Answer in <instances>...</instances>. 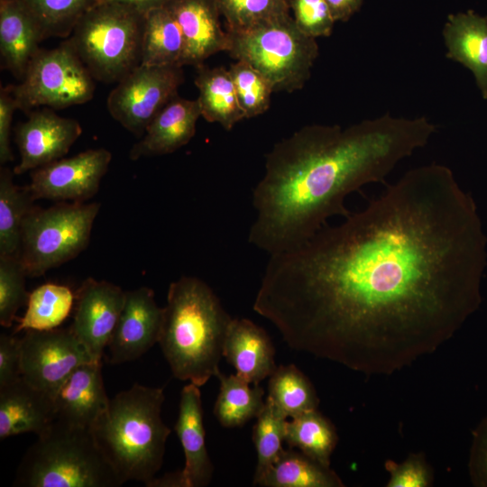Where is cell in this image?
Listing matches in <instances>:
<instances>
[{"instance_id":"obj_1","label":"cell","mask_w":487,"mask_h":487,"mask_svg":"<svg viewBox=\"0 0 487 487\" xmlns=\"http://www.w3.org/2000/svg\"><path fill=\"white\" fill-rule=\"evenodd\" d=\"M486 265L474 199L432 163L270 255L253 310L294 350L391 375L434 354L477 311Z\"/></svg>"},{"instance_id":"obj_2","label":"cell","mask_w":487,"mask_h":487,"mask_svg":"<svg viewBox=\"0 0 487 487\" xmlns=\"http://www.w3.org/2000/svg\"><path fill=\"white\" fill-rule=\"evenodd\" d=\"M436 132L427 117L390 114L342 127L309 124L276 142L253 191L256 215L248 241L269 255L293 249L348 216L345 198L383 181Z\"/></svg>"},{"instance_id":"obj_3","label":"cell","mask_w":487,"mask_h":487,"mask_svg":"<svg viewBox=\"0 0 487 487\" xmlns=\"http://www.w3.org/2000/svg\"><path fill=\"white\" fill-rule=\"evenodd\" d=\"M232 319L202 280L171 282L158 343L173 376L198 387L216 376Z\"/></svg>"},{"instance_id":"obj_4","label":"cell","mask_w":487,"mask_h":487,"mask_svg":"<svg viewBox=\"0 0 487 487\" xmlns=\"http://www.w3.org/2000/svg\"><path fill=\"white\" fill-rule=\"evenodd\" d=\"M162 388L139 383L110 399L90 429L104 456L123 483L147 485L163 464L170 429L161 418Z\"/></svg>"},{"instance_id":"obj_5","label":"cell","mask_w":487,"mask_h":487,"mask_svg":"<svg viewBox=\"0 0 487 487\" xmlns=\"http://www.w3.org/2000/svg\"><path fill=\"white\" fill-rule=\"evenodd\" d=\"M18 465L14 486L118 487L123 484L90 429L55 420Z\"/></svg>"},{"instance_id":"obj_6","label":"cell","mask_w":487,"mask_h":487,"mask_svg":"<svg viewBox=\"0 0 487 487\" xmlns=\"http://www.w3.org/2000/svg\"><path fill=\"white\" fill-rule=\"evenodd\" d=\"M145 14L99 2L78 20L67 41L94 79L117 83L141 65Z\"/></svg>"},{"instance_id":"obj_7","label":"cell","mask_w":487,"mask_h":487,"mask_svg":"<svg viewBox=\"0 0 487 487\" xmlns=\"http://www.w3.org/2000/svg\"><path fill=\"white\" fill-rule=\"evenodd\" d=\"M228 33V53L259 71L273 91L301 89L309 78L318 45L298 28L290 14Z\"/></svg>"},{"instance_id":"obj_8","label":"cell","mask_w":487,"mask_h":487,"mask_svg":"<svg viewBox=\"0 0 487 487\" xmlns=\"http://www.w3.org/2000/svg\"><path fill=\"white\" fill-rule=\"evenodd\" d=\"M100 203L34 206L24 219L19 257L29 277L44 275L76 258L88 245Z\"/></svg>"},{"instance_id":"obj_9","label":"cell","mask_w":487,"mask_h":487,"mask_svg":"<svg viewBox=\"0 0 487 487\" xmlns=\"http://www.w3.org/2000/svg\"><path fill=\"white\" fill-rule=\"evenodd\" d=\"M94 80L66 40L54 49H40L13 92L24 113L40 106L61 109L91 100Z\"/></svg>"},{"instance_id":"obj_10","label":"cell","mask_w":487,"mask_h":487,"mask_svg":"<svg viewBox=\"0 0 487 487\" xmlns=\"http://www.w3.org/2000/svg\"><path fill=\"white\" fill-rule=\"evenodd\" d=\"M182 67L139 65L109 93L106 107L124 128L142 137L155 115L178 95Z\"/></svg>"},{"instance_id":"obj_11","label":"cell","mask_w":487,"mask_h":487,"mask_svg":"<svg viewBox=\"0 0 487 487\" xmlns=\"http://www.w3.org/2000/svg\"><path fill=\"white\" fill-rule=\"evenodd\" d=\"M20 349L21 377L53 398L77 367L94 361L70 326L25 331Z\"/></svg>"},{"instance_id":"obj_12","label":"cell","mask_w":487,"mask_h":487,"mask_svg":"<svg viewBox=\"0 0 487 487\" xmlns=\"http://www.w3.org/2000/svg\"><path fill=\"white\" fill-rule=\"evenodd\" d=\"M111 160L105 148L61 158L33 170L28 188L34 200L85 202L97 193Z\"/></svg>"},{"instance_id":"obj_13","label":"cell","mask_w":487,"mask_h":487,"mask_svg":"<svg viewBox=\"0 0 487 487\" xmlns=\"http://www.w3.org/2000/svg\"><path fill=\"white\" fill-rule=\"evenodd\" d=\"M175 431L180 441L185 464L182 470L153 478L147 487H205L214 466L207 453L199 387L189 382L181 391Z\"/></svg>"},{"instance_id":"obj_14","label":"cell","mask_w":487,"mask_h":487,"mask_svg":"<svg viewBox=\"0 0 487 487\" xmlns=\"http://www.w3.org/2000/svg\"><path fill=\"white\" fill-rule=\"evenodd\" d=\"M125 291L106 280L86 279L75 294L72 331L94 361H103L117 321Z\"/></svg>"},{"instance_id":"obj_15","label":"cell","mask_w":487,"mask_h":487,"mask_svg":"<svg viewBox=\"0 0 487 487\" xmlns=\"http://www.w3.org/2000/svg\"><path fill=\"white\" fill-rule=\"evenodd\" d=\"M26 121L14 129V139L21 160L14 175L33 170L63 158L82 133L73 118L58 115L49 108L32 110Z\"/></svg>"},{"instance_id":"obj_16","label":"cell","mask_w":487,"mask_h":487,"mask_svg":"<svg viewBox=\"0 0 487 487\" xmlns=\"http://www.w3.org/2000/svg\"><path fill=\"white\" fill-rule=\"evenodd\" d=\"M163 308L148 287L125 291L124 306L107 346L112 364L134 361L159 342Z\"/></svg>"},{"instance_id":"obj_17","label":"cell","mask_w":487,"mask_h":487,"mask_svg":"<svg viewBox=\"0 0 487 487\" xmlns=\"http://www.w3.org/2000/svg\"><path fill=\"white\" fill-rule=\"evenodd\" d=\"M184 37L182 66L198 67L212 55L230 49V37L222 28L216 0H170L165 5Z\"/></svg>"},{"instance_id":"obj_18","label":"cell","mask_w":487,"mask_h":487,"mask_svg":"<svg viewBox=\"0 0 487 487\" xmlns=\"http://www.w3.org/2000/svg\"><path fill=\"white\" fill-rule=\"evenodd\" d=\"M107 397L102 377V361L77 367L54 396L56 420L91 429L106 410Z\"/></svg>"},{"instance_id":"obj_19","label":"cell","mask_w":487,"mask_h":487,"mask_svg":"<svg viewBox=\"0 0 487 487\" xmlns=\"http://www.w3.org/2000/svg\"><path fill=\"white\" fill-rule=\"evenodd\" d=\"M201 111L197 99L174 96L152 120L129 152L132 161L172 153L195 135Z\"/></svg>"},{"instance_id":"obj_20","label":"cell","mask_w":487,"mask_h":487,"mask_svg":"<svg viewBox=\"0 0 487 487\" xmlns=\"http://www.w3.org/2000/svg\"><path fill=\"white\" fill-rule=\"evenodd\" d=\"M55 420L54 398L22 377L0 387V439L26 433L38 436Z\"/></svg>"},{"instance_id":"obj_21","label":"cell","mask_w":487,"mask_h":487,"mask_svg":"<svg viewBox=\"0 0 487 487\" xmlns=\"http://www.w3.org/2000/svg\"><path fill=\"white\" fill-rule=\"evenodd\" d=\"M275 349L264 329L247 318H233L226 334L223 356L238 376L259 384L277 368Z\"/></svg>"},{"instance_id":"obj_22","label":"cell","mask_w":487,"mask_h":487,"mask_svg":"<svg viewBox=\"0 0 487 487\" xmlns=\"http://www.w3.org/2000/svg\"><path fill=\"white\" fill-rule=\"evenodd\" d=\"M42 41L37 22L21 0H0L2 69L22 80Z\"/></svg>"},{"instance_id":"obj_23","label":"cell","mask_w":487,"mask_h":487,"mask_svg":"<svg viewBox=\"0 0 487 487\" xmlns=\"http://www.w3.org/2000/svg\"><path fill=\"white\" fill-rule=\"evenodd\" d=\"M446 57L473 75L483 99H487V16L472 10L450 14L443 30Z\"/></svg>"},{"instance_id":"obj_24","label":"cell","mask_w":487,"mask_h":487,"mask_svg":"<svg viewBox=\"0 0 487 487\" xmlns=\"http://www.w3.org/2000/svg\"><path fill=\"white\" fill-rule=\"evenodd\" d=\"M197 68L195 85L201 116L209 123H218L231 130L245 119L240 107L230 72L224 67L209 68L200 64Z\"/></svg>"},{"instance_id":"obj_25","label":"cell","mask_w":487,"mask_h":487,"mask_svg":"<svg viewBox=\"0 0 487 487\" xmlns=\"http://www.w3.org/2000/svg\"><path fill=\"white\" fill-rule=\"evenodd\" d=\"M184 48L181 28L166 5L146 13L142 43V65L183 67Z\"/></svg>"},{"instance_id":"obj_26","label":"cell","mask_w":487,"mask_h":487,"mask_svg":"<svg viewBox=\"0 0 487 487\" xmlns=\"http://www.w3.org/2000/svg\"><path fill=\"white\" fill-rule=\"evenodd\" d=\"M263 487H343L330 468L289 447L255 484Z\"/></svg>"},{"instance_id":"obj_27","label":"cell","mask_w":487,"mask_h":487,"mask_svg":"<svg viewBox=\"0 0 487 487\" xmlns=\"http://www.w3.org/2000/svg\"><path fill=\"white\" fill-rule=\"evenodd\" d=\"M220 381L219 393L214 406V415L225 427H240L256 418L264 406V391L237 374H216Z\"/></svg>"},{"instance_id":"obj_28","label":"cell","mask_w":487,"mask_h":487,"mask_svg":"<svg viewBox=\"0 0 487 487\" xmlns=\"http://www.w3.org/2000/svg\"><path fill=\"white\" fill-rule=\"evenodd\" d=\"M14 171L0 170V256L19 254L23 225L35 201L28 186L14 182Z\"/></svg>"},{"instance_id":"obj_29","label":"cell","mask_w":487,"mask_h":487,"mask_svg":"<svg viewBox=\"0 0 487 487\" xmlns=\"http://www.w3.org/2000/svg\"><path fill=\"white\" fill-rule=\"evenodd\" d=\"M338 436L334 425L317 409L304 412L285 422V442L290 448L330 466Z\"/></svg>"},{"instance_id":"obj_30","label":"cell","mask_w":487,"mask_h":487,"mask_svg":"<svg viewBox=\"0 0 487 487\" xmlns=\"http://www.w3.org/2000/svg\"><path fill=\"white\" fill-rule=\"evenodd\" d=\"M74 301L75 295L65 285L45 283L37 287L29 293L26 311L16 319L14 334L57 328L69 317Z\"/></svg>"},{"instance_id":"obj_31","label":"cell","mask_w":487,"mask_h":487,"mask_svg":"<svg viewBox=\"0 0 487 487\" xmlns=\"http://www.w3.org/2000/svg\"><path fill=\"white\" fill-rule=\"evenodd\" d=\"M267 399L285 418L317 409L319 402L312 383L294 364L277 366L269 379Z\"/></svg>"},{"instance_id":"obj_32","label":"cell","mask_w":487,"mask_h":487,"mask_svg":"<svg viewBox=\"0 0 487 487\" xmlns=\"http://www.w3.org/2000/svg\"><path fill=\"white\" fill-rule=\"evenodd\" d=\"M39 26L42 40L69 37L78 20L100 0H21Z\"/></svg>"},{"instance_id":"obj_33","label":"cell","mask_w":487,"mask_h":487,"mask_svg":"<svg viewBox=\"0 0 487 487\" xmlns=\"http://www.w3.org/2000/svg\"><path fill=\"white\" fill-rule=\"evenodd\" d=\"M285 418L266 398L263 408L256 417L253 440L256 450L257 464L253 485L277 462L283 451L285 442Z\"/></svg>"},{"instance_id":"obj_34","label":"cell","mask_w":487,"mask_h":487,"mask_svg":"<svg viewBox=\"0 0 487 487\" xmlns=\"http://www.w3.org/2000/svg\"><path fill=\"white\" fill-rule=\"evenodd\" d=\"M226 31L243 32L289 14L287 0H216Z\"/></svg>"},{"instance_id":"obj_35","label":"cell","mask_w":487,"mask_h":487,"mask_svg":"<svg viewBox=\"0 0 487 487\" xmlns=\"http://www.w3.org/2000/svg\"><path fill=\"white\" fill-rule=\"evenodd\" d=\"M228 70L245 119L265 113L270 107L271 94L274 92L270 82L243 60L231 64Z\"/></svg>"},{"instance_id":"obj_36","label":"cell","mask_w":487,"mask_h":487,"mask_svg":"<svg viewBox=\"0 0 487 487\" xmlns=\"http://www.w3.org/2000/svg\"><path fill=\"white\" fill-rule=\"evenodd\" d=\"M25 271L19 254L0 256V325L11 327L17 311L27 303Z\"/></svg>"},{"instance_id":"obj_37","label":"cell","mask_w":487,"mask_h":487,"mask_svg":"<svg viewBox=\"0 0 487 487\" xmlns=\"http://www.w3.org/2000/svg\"><path fill=\"white\" fill-rule=\"evenodd\" d=\"M289 8L298 28L317 39L332 33L335 19L326 0H290Z\"/></svg>"},{"instance_id":"obj_38","label":"cell","mask_w":487,"mask_h":487,"mask_svg":"<svg viewBox=\"0 0 487 487\" xmlns=\"http://www.w3.org/2000/svg\"><path fill=\"white\" fill-rule=\"evenodd\" d=\"M390 473L387 487H427L433 484V471L421 453L409 454L401 463L388 460Z\"/></svg>"},{"instance_id":"obj_39","label":"cell","mask_w":487,"mask_h":487,"mask_svg":"<svg viewBox=\"0 0 487 487\" xmlns=\"http://www.w3.org/2000/svg\"><path fill=\"white\" fill-rule=\"evenodd\" d=\"M468 473L473 486L487 487V415L472 434Z\"/></svg>"},{"instance_id":"obj_40","label":"cell","mask_w":487,"mask_h":487,"mask_svg":"<svg viewBox=\"0 0 487 487\" xmlns=\"http://www.w3.org/2000/svg\"><path fill=\"white\" fill-rule=\"evenodd\" d=\"M18 109L13 92V85L1 87L0 91V163L4 165L14 161L11 149V129L13 115Z\"/></svg>"},{"instance_id":"obj_41","label":"cell","mask_w":487,"mask_h":487,"mask_svg":"<svg viewBox=\"0 0 487 487\" xmlns=\"http://www.w3.org/2000/svg\"><path fill=\"white\" fill-rule=\"evenodd\" d=\"M21 377L20 338L14 335H0V387Z\"/></svg>"},{"instance_id":"obj_42","label":"cell","mask_w":487,"mask_h":487,"mask_svg":"<svg viewBox=\"0 0 487 487\" xmlns=\"http://www.w3.org/2000/svg\"><path fill=\"white\" fill-rule=\"evenodd\" d=\"M335 21H347L359 10L363 0H326Z\"/></svg>"},{"instance_id":"obj_43","label":"cell","mask_w":487,"mask_h":487,"mask_svg":"<svg viewBox=\"0 0 487 487\" xmlns=\"http://www.w3.org/2000/svg\"><path fill=\"white\" fill-rule=\"evenodd\" d=\"M170 0H100V2H114L131 6L146 14L150 10L165 5Z\"/></svg>"},{"instance_id":"obj_44","label":"cell","mask_w":487,"mask_h":487,"mask_svg":"<svg viewBox=\"0 0 487 487\" xmlns=\"http://www.w3.org/2000/svg\"><path fill=\"white\" fill-rule=\"evenodd\" d=\"M289 3L290 2V0H287Z\"/></svg>"}]
</instances>
